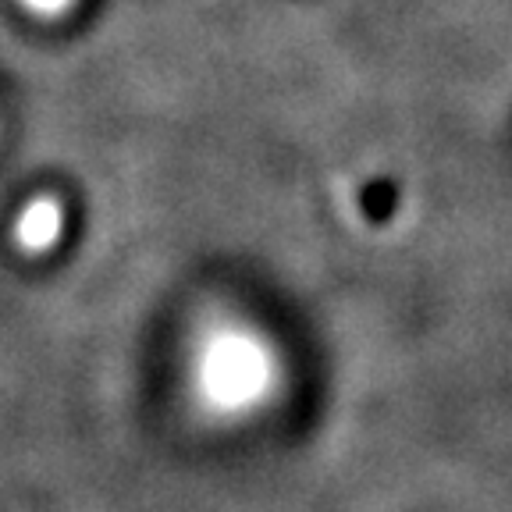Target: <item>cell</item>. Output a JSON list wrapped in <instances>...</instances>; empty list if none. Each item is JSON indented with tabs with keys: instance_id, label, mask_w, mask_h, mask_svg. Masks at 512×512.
<instances>
[{
	"instance_id": "6da1fadb",
	"label": "cell",
	"mask_w": 512,
	"mask_h": 512,
	"mask_svg": "<svg viewBox=\"0 0 512 512\" xmlns=\"http://www.w3.org/2000/svg\"><path fill=\"white\" fill-rule=\"evenodd\" d=\"M281 345L253 317L228 306L200 313L182 352V388L192 416L214 431L264 420L285 392Z\"/></svg>"
},
{
	"instance_id": "7a4b0ae2",
	"label": "cell",
	"mask_w": 512,
	"mask_h": 512,
	"mask_svg": "<svg viewBox=\"0 0 512 512\" xmlns=\"http://www.w3.org/2000/svg\"><path fill=\"white\" fill-rule=\"evenodd\" d=\"M68 232V207L57 192H40L18 207L15 221H11V246L25 256V260H43L64 242Z\"/></svg>"
},
{
	"instance_id": "3957f363",
	"label": "cell",
	"mask_w": 512,
	"mask_h": 512,
	"mask_svg": "<svg viewBox=\"0 0 512 512\" xmlns=\"http://www.w3.org/2000/svg\"><path fill=\"white\" fill-rule=\"evenodd\" d=\"M79 0H18V8L36 22H61L75 11Z\"/></svg>"
}]
</instances>
